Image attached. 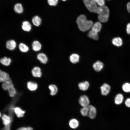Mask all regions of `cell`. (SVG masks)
<instances>
[{
	"mask_svg": "<svg viewBox=\"0 0 130 130\" xmlns=\"http://www.w3.org/2000/svg\"><path fill=\"white\" fill-rule=\"evenodd\" d=\"M48 88L50 91V94L52 96L55 95L58 92V87L54 84L49 85L48 86Z\"/></svg>",
	"mask_w": 130,
	"mask_h": 130,
	"instance_id": "d6986e66",
	"label": "cell"
},
{
	"mask_svg": "<svg viewBox=\"0 0 130 130\" xmlns=\"http://www.w3.org/2000/svg\"><path fill=\"white\" fill-rule=\"evenodd\" d=\"M76 23L79 29L83 32L91 28L94 24L92 21L87 20L86 16L84 14L80 15L78 17Z\"/></svg>",
	"mask_w": 130,
	"mask_h": 130,
	"instance_id": "6da1fadb",
	"label": "cell"
},
{
	"mask_svg": "<svg viewBox=\"0 0 130 130\" xmlns=\"http://www.w3.org/2000/svg\"><path fill=\"white\" fill-rule=\"evenodd\" d=\"M41 21V18L37 16H34L32 20V23L34 25L36 26H39L40 25Z\"/></svg>",
	"mask_w": 130,
	"mask_h": 130,
	"instance_id": "4316f807",
	"label": "cell"
},
{
	"mask_svg": "<svg viewBox=\"0 0 130 130\" xmlns=\"http://www.w3.org/2000/svg\"><path fill=\"white\" fill-rule=\"evenodd\" d=\"M102 25L100 22H97L93 24L91 30L98 33L100 31L102 28Z\"/></svg>",
	"mask_w": 130,
	"mask_h": 130,
	"instance_id": "cb8c5ba5",
	"label": "cell"
},
{
	"mask_svg": "<svg viewBox=\"0 0 130 130\" xmlns=\"http://www.w3.org/2000/svg\"><path fill=\"white\" fill-rule=\"evenodd\" d=\"M126 30L127 33L128 34H130V23H129L127 24Z\"/></svg>",
	"mask_w": 130,
	"mask_h": 130,
	"instance_id": "8d00e7d4",
	"label": "cell"
},
{
	"mask_svg": "<svg viewBox=\"0 0 130 130\" xmlns=\"http://www.w3.org/2000/svg\"><path fill=\"white\" fill-rule=\"evenodd\" d=\"M14 112L18 117H21L23 116L25 111L22 110L20 107H16L14 109Z\"/></svg>",
	"mask_w": 130,
	"mask_h": 130,
	"instance_id": "484cf974",
	"label": "cell"
},
{
	"mask_svg": "<svg viewBox=\"0 0 130 130\" xmlns=\"http://www.w3.org/2000/svg\"><path fill=\"white\" fill-rule=\"evenodd\" d=\"M17 130H33V129L29 127H22L18 129Z\"/></svg>",
	"mask_w": 130,
	"mask_h": 130,
	"instance_id": "e575fe53",
	"label": "cell"
},
{
	"mask_svg": "<svg viewBox=\"0 0 130 130\" xmlns=\"http://www.w3.org/2000/svg\"><path fill=\"white\" fill-rule=\"evenodd\" d=\"M78 102L80 104L82 107H88L90 105L89 99L85 95H82L79 97Z\"/></svg>",
	"mask_w": 130,
	"mask_h": 130,
	"instance_id": "277c9868",
	"label": "cell"
},
{
	"mask_svg": "<svg viewBox=\"0 0 130 130\" xmlns=\"http://www.w3.org/2000/svg\"><path fill=\"white\" fill-rule=\"evenodd\" d=\"M48 4L51 6H55L56 5L58 2V0H47Z\"/></svg>",
	"mask_w": 130,
	"mask_h": 130,
	"instance_id": "d6a6232c",
	"label": "cell"
},
{
	"mask_svg": "<svg viewBox=\"0 0 130 130\" xmlns=\"http://www.w3.org/2000/svg\"><path fill=\"white\" fill-rule=\"evenodd\" d=\"M86 8L90 12L97 13L98 6L95 0H83Z\"/></svg>",
	"mask_w": 130,
	"mask_h": 130,
	"instance_id": "3957f363",
	"label": "cell"
},
{
	"mask_svg": "<svg viewBox=\"0 0 130 130\" xmlns=\"http://www.w3.org/2000/svg\"><path fill=\"white\" fill-rule=\"evenodd\" d=\"M88 113L87 116L90 118L93 119L96 117L97 110L95 107L92 105H90L88 106Z\"/></svg>",
	"mask_w": 130,
	"mask_h": 130,
	"instance_id": "5b68a950",
	"label": "cell"
},
{
	"mask_svg": "<svg viewBox=\"0 0 130 130\" xmlns=\"http://www.w3.org/2000/svg\"><path fill=\"white\" fill-rule=\"evenodd\" d=\"M88 36L90 38L96 40H97L98 39V33L91 29L88 32Z\"/></svg>",
	"mask_w": 130,
	"mask_h": 130,
	"instance_id": "7402d4cb",
	"label": "cell"
},
{
	"mask_svg": "<svg viewBox=\"0 0 130 130\" xmlns=\"http://www.w3.org/2000/svg\"><path fill=\"white\" fill-rule=\"evenodd\" d=\"M69 59L71 62L73 64L78 62L79 60V56L76 53H73L70 56Z\"/></svg>",
	"mask_w": 130,
	"mask_h": 130,
	"instance_id": "ac0fdd59",
	"label": "cell"
},
{
	"mask_svg": "<svg viewBox=\"0 0 130 130\" xmlns=\"http://www.w3.org/2000/svg\"><path fill=\"white\" fill-rule=\"evenodd\" d=\"M19 48L21 51L23 52H26L29 50L28 47L25 44L20 43L19 46Z\"/></svg>",
	"mask_w": 130,
	"mask_h": 130,
	"instance_id": "f546056e",
	"label": "cell"
},
{
	"mask_svg": "<svg viewBox=\"0 0 130 130\" xmlns=\"http://www.w3.org/2000/svg\"><path fill=\"white\" fill-rule=\"evenodd\" d=\"M16 44L15 41L13 40H11L7 41L6 46V48L10 50H13L16 47Z\"/></svg>",
	"mask_w": 130,
	"mask_h": 130,
	"instance_id": "5bb4252c",
	"label": "cell"
},
{
	"mask_svg": "<svg viewBox=\"0 0 130 130\" xmlns=\"http://www.w3.org/2000/svg\"><path fill=\"white\" fill-rule=\"evenodd\" d=\"M32 49L34 51H38L41 49V45L40 42L37 40L34 41L32 44Z\"/></svg>",
	"mask_w": 130,
	"mask_h": 130,
	"instance_id": "44dd1931",
	"label": "cell"
},
{
	"mask_svg": "<svg viewBox=\"0 0 130 130\" xmlns=\"http://www.w3.org/2000/svg\"><path fill=\"white\" fill-rule=\"evenodd\" d=\"M124 96L121 94L119 93L116 96L114 99L115 103L117 105L121 104L124 100Z\"/></svg>",
	"mask_w": 130,
	"mask_h": 130,
	"instance_id": "603a6c76",
	"label": "cell"
},
{
	"mask_svg": "<svg viewBox=\"0 0 130 130\" xmlns=\"http://www.w3.org/2000/svg\"><path fill=\"white\" fill-rule=\"evenodd\" d=\"M112 44L114 45L117 47L122 46L123 44L122 39L119 37H116L113 38L112 40Z\"/></svg>",
	"mask_w": 130,
	"mask_h": 130,
	"instance_id": "4fadbf2b",
	"label": "cell"
},
{
	"mask_svg": "<svg viewBox=\"0 0 130 130\" xmlns=\"http://www.w3.org/2000/svg\"><path fill=\"white\" fill-rule=\"evenodd\" d=\"M97 5L99 6H103L104 5V0H95Z\"/></svg>",
	"mask_w": 130,
	"mask_h": 130,
	"instance_id": "836d02e7",
	"label": "cell"
},
{
	"mask_svg": "<svg viewBox=\"0 0 130 130\" xmlns=\"http://www.w3.org/2000/svg\"><path fill=\"white\" fill-rule=\"evenodd\" d=\"M104 67V64L100 61H97L93 65V68L94 70L97 72L101 71Z\"/></svg>",
	"mask_w": 130,
	"mask_h": 130,
	"instance_id": "ba28073f",
	"label": "cell"
},
{
	"mask_svg": "<svg viewBox=\"0 0 130 130\" xmlns=\"http://www.w3.org/2000/svg\"><path fill=\"white\" fill-rule=\"evenodd\" d=\"M10 78L9 74L0 70V81L3 82Z\"/></svg>",
	"mask_w": 130,
	"mask_h": 130,
	"instance_id": "9a60e30c",
	"label": "cell"
},
{
	"mask_svg": "<svg viewBox=\"0 0 130 130\" xmlns=\"http://www.w3.org/2000/svg\"><path fill=\"white\" fill-rule=\"evenodd\" d=\"M3 124L6 126L8 125L11 121L10 118L9 117L5 114L3 115L2 117Z\"/></svg>",
	"mask_w": 130,
	"mask_h": 130,
	"instance_id": "f1b7e54d",
	"label": "cell"
},
{
	"mask_svg": "<svg viewBox=\"0 0 130 130\" xmlns=\"http://www.w3.org/2000/svg\"><path fill=\"white\" fill-rule=\"evenodd\" d=\"M125 103L127 107L130 108V98H128L126 100Z\"/></svg>",
	"mask_w": 130,
	"mask_h": 130,
	"instance_id": "d590c367",
	"label": "cell"
},
{
	"mask_svg": "<svg viewBox=\"0 0 130 130\" xmlns=\"http://www.w3.org/2000/svg\"><path fill=\"white\" fill-rule=\"evenodd\" d=\"M14 9L15 12L18 13H21L23 11L22 5L20 3H17L14 6Z\"/></svg>",
	"mask_w": 130,
	"mask_h": 130,
	"instance_id": "d4e9b609",
	"label": "cell"
},
{
	"mask_svg": "<svg viewBox=\"0 0 130 130\" xmlns=\"http://www.w3.org/2000/svg\"><path fill=\"white\" fill-rule=\"evenodd\" d=\"M27 87L30 91H34L36 90L38 87L37 84L36 82L29 81L27 83Z\"/></svg>",
	"mask_w": 130,
	"mask_h": 130,
	"instance_id": "30bf717a",
	"label": "cell"
},
{
	"mask_svg": "<svg viewBox=\"0 0 130 130\" xmlns=\"http://www.w3.org/2000/svg\"><path fill=\"white\" fill-rule=\"evenodd\" d=\"M90 86L89 83L87 81L79 83L78 86L79 89L82 91H85L89 88Z\"/></svg>",
	"mask_w": 130,
	"mask_h": 130,
	"instance_id": "8fae6325",
	"label": "cell"
},
{
	"mask_svg": "<svg viewBox=\"0 0 130 130\" xmlns=\"http://www.w3.org/2000/svg\"><path fill=\"white\" fill-rule=\"evenodd\" d=\"M9 95L11 97H13L16 94V91L13 84L9 87L7 90Z\"/></svg>",
	"mask_w": 130,
	"mask_h": 130,
	"instance_id": "e0dca14e",
	"label": "cell"
},
{
	"mask_svg": "<svg viewBox=\"0 0 130 130\" xmlns=\"http://www.w3.org/2000/svg\"></svg>",
	"mask_w": 130,
	"mask_h": 130,
	"instance_id": "ab89813d",
	"label": "cell"
},
{
	"mask_svg": "<svg viewBox=\"0 0 130 130\" xmlns=\"http://www.w3.org/2000/svg\"><path fill=\"white\" fill-rule=\"evenodd\" d=\"M21 27L24 31L29 32L31 29V25L29 22L25 21L22 22Z\"/></svg>",
	"mask_w": 130,
	"mask_h": 130,
	"instance_id": "2e32d148",
	"label": "cell"
},
{
	"mask_svg": "<svg viewBox=\"0 0 130 130\" xmlns=\"http://www.w3.org/2000/svg\"><path fill=\"white\" fill-rule=\"evenodd\" d=\"M12 84V80L10 77L3 82L2 85V88L5 91L7 90L9 86Z\"/></svg>",
	"mask_w": 130,
	"mask_h": 130,
	"instance_id": "ffe728a7",
	"label": "cell"
},
{
	"mask_svg": "<svg viewBox=\"0 0 130 130\" xmlns=\"http://www.w3.org/2000/svg\"><path fill=\"white\" fill-rule=\"evenodd\" d=\"M123 90L125 92H130V84L128 83H126L124 84L122 86Z\"/></svg>",
	"mask_w": 130,
	"mask_h": 130,
	"instance_id": "4dcf8cb0",
	"label": "cell"
},
{
	"mask_svg": "<svg viewBox=\"0 0 130 130\" xmlns=\"http://www.w3.org/2000/svg\"><path fill=\"white\" fill-rule=\"evenodd\" d=\"M69 124L71 128L73 129H76L78 127L79 123L77 119L73 118L69 121Z\"/></svg>",
	"mask_w": 130,
	"mask_h": 130,
	"instance_id": "9c48e42d",
	"label": "cell"
},
{
	"mask_svg": "<svg viewBox=\"0 0 130 130\" xmlns=\"http://www.w3.org/2000/svg\"><path fill=\"white\" fill-rule=\"evenodd\" d=\"M101 94L103 95L106 96L109 93L110 87V85L107 84H104L100 87Z\"/></svg>",
	"mask_w": 130,
	"mask_h": 130,
	"instance_id": "8992f818",
	"label": "cell"
},
{
	"mask_svg": "<svg viewBox=\"0 0 130 130\" xmlns=\"http://www.w3.org/2000/svg\"><path fill=\"white\" fill-rule=\"evenodd\" d=\"M37 59L43 64H46L48 61V58L45 54L42 53L38 54L37 56Z\"/></svg>",
	"mask_w": 130,
	"mask_h": 130,
	"instance_id": "7c38bea8",
	"label": "cell"
},
{
	"mask_svg": "<svg viewBox=\"0 0 130 130\" xmlns=\"http://www.w3.org/2000/svg\"><path fill=\"white\" fill-rule=\"evenodd\" d=\"M127 7L128 11L129 13H130V2L127 4Z\"/></svg>",
	"mask_w": 130,
	"mask_h": 130,
	"instance_id": "74e56055",
	"label": "cell"
},
{
	"mask_svg": "<svg viewBox=\"0 0 130 130\" xmlns=\"http://www.w3.org/2000/svg\"><path fill=\"white\" fill-rule=\"evenodd\" d=\"M0 62L2 65L5 66H8L11 63V60L9 58L4 57L0 59Z\"/></svg>",
	"mask_w": 130,
	"mask_h": 130,
	"instance_id": "83f0119b",
	"label": "cell"
},
{
	"mask_svg": "<svg viewBox=\"0 0 130 130\" xmlns=\"http://www.w3.org/2000/svg\"><path fill=\"white\" fill-rule=\"evenodd\" d=\"M80 113L82 116L85 117L87 116L88 113V107H83L80 110Z\"/></svg>",
	"mask_w": 130,
	"mask_h": 130,
	"instance_id": "1f68e13d",
	"label": "cell"
},
{
	"mask_svg": "<svg viewBox=\"0 0 130 130\" xmlns=\"http://www.w3.org/2000/svg\"><path fill=\"white\" fill-rule=\"evenodd\" d=\"M62 1H65L66 0H61Z\"/></svg>",
	"mask_w": 130,
	"mask_h": 130,
	"instance_id": "f35d334b",
	"label": "cell"
},
{
	"mask_svg": "<svg viewBox=\"0 0 130 130\" xmlns=\"http://www.w3.org/2000/svg\"><path fill=\"white\" fill-rule=\"evenodd\" d=\"M31 73L32 75L35 77L40 78L42 75L41 69L38 66L34 67L32 70Z\"/></svg>",
	"mask_w": 130,
	"mask_h": 130,
	"instance_id": "52a82bcc",
	"label": "cell"
},
{
	"mask_svg": "<svg viewBox=\"0 0 130 130\" xmlns=\"http://www.w3.org/2000/svg\"><path fill=\"white\" fill-rule=\"evenodd\" d=\"M109 10L106 6H98L97 13L98 19L100 22L105 23L108 20L110 14Z\"/></svg>",
	"mask_w": 130,
	"mask_h": 130,
	"instance_id": "7a4b0ae2",
	"label": "cell"
}]
</instances>
